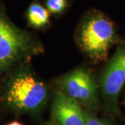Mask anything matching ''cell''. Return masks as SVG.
I'll return each mask as SVG.
<instances>
[{
	"label": "cell",
	"instance_id": "obj_1",
	"mask_svg": "<svg viewBox=\"0 0 125 125\" xmlns=\"http://www.w3.org/2000/svg\"><path fill=\"white\" fill-rule=\"evenodd\" d=\"M43 51L38 40L10 20L0 1V81L12 67Z\"/></svg>",
	"mask_w": 125,
	"mask_h": 125
},
{
	"label": "cell",
	"instance_id": "obj_2",
	"mask_svg": "<svg viewBox=\"0 0 125 125\" xmlns=\"http://www.w3.org/2000/svg\"><path fill=\"white\" fill-rule=\"evenodd\" d=\"M6 101L13 110L22 113L38 111L48 98L46 85L27 70L14 74L6 90Z\"/></svg>",
	"mask_w": 125,
	"mask_h": 125
},
{
	"label": "cell",
	"instance_id": "obj_3",
	"mask_svg": "<svg viewBox=\"0 0 125 125\" xmlns=\"http://www.w3.org/2000/svg\"><path fill=\"white\" fill-rule=\"evenodd\" d=\"M115 40L113 23L100 13L93 14L86 18L78 34V42L81 49L96 62L106 58Z\"/></svg>",
	"mask_w": 125,
	"mask_h": 125
},
{
	"label": "cell",
	"instance_id": "obj_4",
	"mask_svg": "<svg viewBox=\"0 0 125 125\" xmlns=\"http://www.w3.org/2000/svg\"><path fill=\"white\" fill-rule=\"evenodd\" d=\"M61 83L62 92L77 102L94 106L98 102L95 79L85 68H78L67 74L62 78Z\"/></svg>",
	"mask_w": 125,
	"mask_h": 125
},
{
	"label": "cell",
	"instance_id": "obj_5",
	"mask_svg": "<svg viewBox=\"0 0 125 125\" xmlns=\"http://www.w3.org/2000/svg\"><path fill=\"white\" fill-rule=\"evenodd\" d=\"M125 83V47H119L107 64L100 78V88L105 102L115 107Z\"/></svg>",
	"mask_w": 125,
	"mask_h": 125
},
{
	"label": "cell",
	"instance_id": "obj_6",
	"mask_svg": "<svg viewBox=\"0 0 125 125\" xmlns=\"http://www.w3.org/2000/svg\"><path fill=\"white\" fill-rule=\"evenodd\" d=\"M54 117L61 125H85V113L76 100L62 91L56 93L52 104Z\"/></svg>",
	"mask_w": 125,
	"mask_h": 125
},
{
	"label": "cell",
	"instance_id": "obj_7",
	"mask_svg": "<svg viewBox=\"0 0 125 125\" xmlns=\"http://www.w3.org/2000/svg\"><path fill=\"white\" fill-rule=\"evenodd\" d=\"M27 19L32 27L35 28L45 27L49 22V10L40 4L32 3L27 10Z\"/></svg>",
	"mask_w": 125,
	"mask_h": 125
},
{
	"label": "cell",
	"instance_id": "obj_8",
	"mask_svg": "<svg viewBox=\"0 0 125 125\" xmlns=\"http://www.w3.org/2000/svg\"><path fill=\"white\" fill-rule=\"evenodd\" d=\"M47 8L52 13H61L67 6V0H47Z\"/></svg>",
	"mask_w": 125,
	"mask_h": 125
},
{
	"label": "cell",
	"instance_id": "obj_9",
	"mask_svg": "<svg viewBox=\"0 0 125 125\" xmlns=\"http://www.w3.org/2000/svg\"><path fill=\"white\" fill-rule=\"evenodd\" d=\"M85 125H107L104 122L99 120L97 117L90 116L85 113Z\"/></svg>",
	"mask_w": 125,
	"mask_h": 125
},
{
	"label": "cell",
	"instance_id": "obj_10",
	"mask_svg": "<svg viewBox=\"0 0 125 125\" xmlns=\"http://www.w3.org/2000/svg\"><path fill=\"white\" fill-rule=\"evenodd\" d=\"M23 125L22 124H21V123H20V122H11V123H10L9 125Z\"/></svg>",
	"mask_w": 125,
	"mask_h": 125
},
{
	"label": "cell",
	"instance_id": "obj_11",
	"mask_svg": "<svg viewBox=\"0 0 125 125\" xmlns=\"http://www.w3.org/2000/svg\"><path fill=\"white\" fill-rule=\"evenodd\" d=\"M51 125V124H50V125Z\"/></svg>",
	"mask_w": 125,
	"mask_h": 125
}]
</instances>
